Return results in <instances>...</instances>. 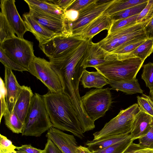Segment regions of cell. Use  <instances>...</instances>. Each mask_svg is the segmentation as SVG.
<instances>
[{"label": "cell", "mask_w": 153, "mask_h": 153, "mask_svg": "<svg viewBox=\"0 0 153 153\" xmlns=\"http://www.w3.org/2000/svg\"><path fill=\"white\" fill-rule=\"evenodd\" d=\"M141 78L146 86L150 89V93L153 91V63L149 62L143 65Z\"/></svg>", "instance_id": "34"}, {"label": "cell", "mask_w": 153, "mask_h": 153, "mask_svg": "<svg viewBox=\"0 0 153 153\" xmlns=\"http://www.w3.org/2000/svg\"><path fill=\"white\" fill-rule=\"evenodd\" d=\"M0 48L10 58L27 69L35 56L33 43L16 36L4 41Z\"/></svg>", "instance_id": "8"}, {"label": "cell", "mask_w": 153, "mask_h": 153, "mask_svg": "<svg viewBox=\"0 0 153 153\" xmlns=\"http://www.w3.org/2000/svg\"><path fill=\"white\" fill-rule=\"evenodd\" d=\"M149 95L150 97H151V98L153 100V91L151 93L149 94Z\"/></svg>", "instance_id": "48"}, {"label": "cell", "mask_w": 153, "mask_h": 153, "mask_svg": "<svg viewBox=\"0 0 153 153\" xmlns=\"http://www.w3.org/2000/svg\"><path fill=\"white\" fill-rule=\"evenodd\" d=\"M0 61L4 65V67L7 68L12 70L20 72L28 71L27 69L16 63L6 55L1 48H0Z\"/></svg>", "instance_id": "33"}, {"label": "cell", "mask_w": 153, "mask_h": 153, "mask_svg": "<svg viewBox=\"0 0 153 153\" xmlns=\"http://www.w3.org/2000/svg\"><path fill=\"white\" fill-rule=\"evenodd\" d=\"M17 150L25 153H42L43 150L34 147L31 144L22 145L20 146H16Z\"/></svg>", "instance_id": "43"}, {"label": "cell", "mask_w": 153, "mask_h": 153, "mask_svg": "<svg viewBox=\"0 0 153 153\" xmlns=\"http://www.w3.org/2000/svg\"><path fill=\"white\" fill-rule=\"evenodd\" d=\"M111 88L117 91H121L127 94H132L139 93L143 94V91L141 89L136 78L128 81H109Z\"/></svg>", "instance_id": "24"}, {"label": "cell", "mask_w": 153, "mask_h": 153, "mask_svg": "<svg viewBox=\"0 0 153 153\" xmlns=\"http://www.w3.org/2000/svg\"><path fill=\"white\" fill-rule=\"evenodd\" d=\"M75 0H50V1L56 5L64 12L66 10Z\"/></svg>", "instance_id": "44"}, {"label": "cell", "mask_w": 153, "mask_h": 153, "mask_svg": "<svg viewBox=\"0 0 153 153\" xmlns=\"http://www.w3.org/2000/svg\"><path fill=\"white\" fill-rule=\"evenodd\" d=\"M153 123V117L140 111L135 116L130 133L134 141L144 136Z\"/></svg>", "instance_id": "20"}, {"label": "cell", "mask_w": 153, "mask_h": 153, "mask_svg": "<svg viewBox=\"0 0 153 153\" xmlns=\"http://www.w3.org/2000/svg\"><path fill=\"white\" fill-rule=\"evenodd\" d=\"M46 136L52 140L63 153H76L78 146L74 135L52 126L48 131Z\"/></svg>", "instance_id": "13"}, {"label": "cell", "mask_w": 153, "mask_h": 153, "mask_svg": "<svg viewBox=\"0 0 153 153\" xmlns=\"http://www.w3.org/2000/svg\"><path fill=\"white\" fill-rule=\"evenodd\" d=\"M4 83L6 89V99L10 112L12 111L22 88L12 70L5 67Z\"/></svg>", "instance_id": "16"}, {"label": "cell", "mask_w": 153, "mask_h": 153, "mask_svg": "<svg viewBox=\"0 0 153 153\" xmlns=\"http://www.w3.org/2000/svg\"><path fill=\"white\" fill-rule=\"evenodd\" d=\"M139 139V145L153 148V123L147 133Z\"/></svg>", "instance_id": "38"}, {"label": "cell", "mask_w": 153, "mask_h": 153, "mask_svg": "<svg viewBox=\"0 0 153 153\" xmlns=\"http://www.w3.org/2000/svg\"><path fill=\"white\" fill-rule=\"evenodd\" d=\"M144 61L137 57L109 60L94 67L109 81H121L136 79Z\"/></svg>", "instance_id": "4"}, {"label": "cell", "mask_w": 153, "mask_h": 153, "mask_svg": "<svg viewBox=\"0 0 153 153\" xmlns=\"http://www.w3.org/2000/svg\"><path fill=\"white\" fill-rule=\"evenodd\" d=\"M29 13L36 20L49 30L57 35L67 34L64 17L58 18L29 9Z\"/></svg>", "instance_id": "15"}, {"label": "cell", "mask_w": 153, "mask_h": 153, "mask_svg": "<svg viewBox=\"0 0 153 153\" xmlns=\"http://www.w3.org/2000/svg\"><path fill=\"white\" fill-rule=\"evenodd\" d=\"M90 40L83 41L77 48L58 57L50 59L51 66L58 75L63 91L72 102L82 128L91 127L94 122L87 114L82 105L79 85L84 70L83 58Z\"/></svg>", "instance_id": "1"}, {"label": "cell", "mask_w": 153, "mask_h": 153, "mask_svg": "<svg viewBox=\"0 0 153 153\" xmlns=\"http://www.w3.org/2000/svg\"><path fill=\"white\" fill-rule=\"evenodd\" d=\"M133 141L130 136L126 139L94 153H124Z\"/></svg>", "instance_id": "29"}, {"label": "cell", "mask_w": 153, "mask_h": 153, "mask_svg": "<svg viewBox=\"0 0 153 153\" xmlns=\"http://www.w3.org/2000/svg\"><path fill=\"white\" fill-rule=\"evenodd\" d=\"M16 146L7 138L0 134V153H10L15 150Z\"/></svg>", "instance_id": "37"}, {"label": "cell", "mask_w": 153, "mask_h": 153, "mask_svg": "<svg viewBox=\"0 0 153 153\" xmlns=\"http://www.w3.org/2000/svg\"><path fill=\"white\" fill-rule=\"evenodd\" d=\"M146 0H115L104 13L111 16L113 15L146 1Z\"/></svg>", "instance_id": "26"}, {"label": "cell", "mask_w": 153, "mask_h": 153, "mask_svg": "<svg viewBox=\"0 0 153 153\" xmlns=\"http://www.w3.org/2000/svg\"><path fill=\"white\" fill-rule=\"evenodd\" d=\"M124 153H153V148L144 147L133 142Z\"/></svg>", "instance_id": "39"}, {"label": "cell", "mask_w": 153, "mask_h": 153, "mask_svg": "<svg viewBox=\"0 0 153 153\" xmlns=\"http://www.w3.org/2000/svg\"><path fill=\"white\" fill-rule=\"evenodd\" d=\"M112 22L110 16L104 13L85 26L76 36L83 41L91 40L101 31L106 30L108 32Z\"/></svg>", "instance_id": "14"}, {"label": "cell", "mask_w": 153, "mask_h": 153, "mask_svg": "<svg viewBox=\"0 0 153 153\" xmlns=\"http://www.w3.org/2000/svg\"><path fill=\"white\" fill-rule=\"evenodd\" d=\"M144 29L148 38L153 37V15L144 27Z\"/></svg>", "instance_id": "45"}, {"label": "cell", "mask_w": 153, "mask_h": 153, "mask_svg": "<svg viewBox=\"0 0 153 153\" xmlns=\"http://www.w3.org/2000/svg\"><path fill=\"white\" fill-rule=\"evenodd\" d=\"M33 95L30 87L22 85L13 108L14 112L24 124Z\"/></svg>", "instance_id": "19"}, {"label": "cell", "mask_w": 153, "mask_h": 153, "mask_svg": "<svg viewBox=\"0 0 153 153\" xmlns=\"http://www.w3.org/2000/svg\"><path fill=\"white\" fill-rule=\"evenodd\" d=\"M0 122L4 114L9 110L6 99V89L4 82L1 77L0 78Z\"/></svg>", "instance_id": "36"}, {"label": "cell", "mask_w": 153, "mask_h": 153, "mask_svg": "<svg viewBox=\"0 0 153 153\" xmlns=\"http://www.w3.org/2000/svg\"><path fill=\"white\" fill-rule=\"evenodd\" d=\"M15 33L4 15L0 14V44L4 41L16 36Z\"/></svg>", "instance_id": "30"}, {"label": "cell", "mask_w": 153, "mask_h": 153, "mask_svg": "<svg viewBox=\"0 0 153 153\" xmlns=\"http://www.w3.org/2000/svg\"><path fill=\"white\" fill-rule=\"evenodd\" d=\"M5 124L7 127L14 133H22L24 124L19 120L13 110L8 111L4 114Z\"/></svg>", "instance_id": "27"}, {"label": "cell", "mask_w": 153, "mask_h": 153, "mask_svg": "<svg viewBox=\"0 0 153 153\" xmlns=\"http://www.w3.org/2000/svg\"><path fill=\"white\" fill-rule=\"evenodd\" d=\"M27 70L46 86L49 91L55 93L63 91L59 78L51 68L49 61L35 56Z\"/></svg>", "instance_id": "10"}, {"label": "cell", "mask_w": 153, "mask_h": 153, "mask_svg": "<svg viewBox=\"0 0 153 153\" xmlns=\"http://www.w3.org/2000/svg\"><path fill=\"white\" fill-rule=\"evenodd\" d=\"M115 1L95 0L79 11V17L76 21H66L67 29L71 36H76L85 26L103 14Z\"/></svg>", "instance_id": "9"}, {"label": "cell", "mask_w": 153, "mask_h": 153, "mask_svg": "<svg viewBox=\"0 0 153 153\" xmlns=\"http://www.w3.org/2000/svg\"><path fill=\"white\" fill-rule=\"evenodd\" d=\"M148 1L116 13L111 16V18L114 21L138 15L146 6Z\"/></svg>", "instance_id": "28"}, {"label": "cell", "mask_w": 153, "mask_h": 153, "mask_svg": "<svg viewBox=\"0 0 153 153\" xmlns=\"http://www.w3.org/2000/svg\"><path fill=\"white\" fill-rule=\"evenodd\" d=\"M42 96L53 126L83 139L85 136L80 123L68 96L63 91H49Z\"/></svg>", "instance_id": "2"}, {"label": "cell", "mask_w": 153, "mask_h": 153, "mask_svg": "<svg viewBox=\"0 0 153 153\" xmlns=\"http://www.w3.org/2000/svg\"><path fill=\"white\" fill-rule=\"evenodd\" d=\"M52 126L42 95L35 93L25 118L22 135L39 137Z\"/></svg>", "instance_id": "3"}, {"label": "cell", "mask_w": 153, "mask_h": 153, "mask_svg": "<svg viewBox=\"0 0 153 153\" xmlns=\"http://www.w3.org/2000/svg\"><path fill=\"white\" fill-rule=\"evenodd\" d=\"M82 84L85 88H101L109 84V81L98 71L89 72L85 69L80 79Z\"/></svg>", "instance_id": "22"}, {"label": "cell", "mask_w": 153, "mask_h": 153, "mask_svg": "<svg viewBox=\"0 0 153 153\" xmlns=\"http://www.w3.org/2000/svg\"><path fill=\"white\" fill-rule=\"evenodd\" d=\"M107 53L98 44L90 41L84 56L82 66L83 68L95 67L107 61Z\"/></svg>", "instance_id": "17"}, {"label": "cell", "mask_w": 153, "mask_h": 153, "mask_svg": "<svg viewBox=\"0 0 153 153\" xmlns=\"http://www.w3.org/2000/svg\"><path fill=\"white\" fill-rule=\"evenodd\" d=\"M95 0H75L67 10L71 9L79 11L85 7L94 2Z\"/></svg>", "instance_id": "40"}, {"label": "cell", "mask_w": 153, "mask_h": 153, "mask_svg": "<svg viewBox=\"0 0 153 153\" xmlns=\"http://www.w3.org/2000/svg\"><path fill=\"white\" fill-rule=\"evenodd\" d=\"M153 15V0H149L148 3L138 14L137 18V23L148 22Z\"/></svg>", "instance_id": "35"}, {"label": "cell", "mask_w": 153, "mask_h": 153, "mask_svg": "<svg viewBox=\"0 0 153 153\" xmlns=\"http://www.w3.org/2000/svg\"><path fill=\"white\" fill-rule=\"evenodd\" d=\"M42 153H63L57 146L51 140L48 139Z\"/></svg>", "instance_id": "41"}, {"label": "cell", "mask_w": 153, "mask_h": 153, "mask_svg": "<svg viewBox=\"0 0 153 153\" xmlns=\"http://www.w3.org/2000/svg\"><path fill=\"white\" fill-rule=\"evenodd\" d=\"M140 111L137 104L121 110L115 117L106 123L100 131L93 133V140H97L109 136L129 134L134 117Z\"/></svg>", "instance_id": "6"}, {"label": "cell", "mask_w": 153, "mask_h": 153, "mask_svg": "<svg viewBox=\"0 0 153 153\" xmlns=\"http://www.w3.org/2000/svg\"><path fill=\"white\" fill-rule=\"evenodd\" d=\"M138 15L113 21L110 30L108 32V34L137 24V20Z\"/></svg>", "instance_id": "31"}, {"label": "cell", "mask_w": 153, "mask_h": 153, "mask_svg": "<svg viewBox=\"0 0 153 153\" xmlns=\"http://www.w3.org/2000/svg\"><path fill=\"white\" fill-rule=\"evenodd\" d=\"M23 19L27 31L31 32L41 44L57 35L49 30L34 19L29 13L23 15Z\"/></svg>", "instance_id": "18"}, {"label": "cell", "mask_w": 153, "mask_h": 153, "mask_svg": "<svg viewBox=\"0 0 153 153\" xmlns=\"http://www.w3.org/2000/svg\"><path fill=\"white\" fill-rule=\"evenodd\" d=\"M10 153H25L22 152L20 151L19 150L17 151H14L11 152H10Z\"/></svg>", "instance_id": "47"}, {"label": "cell", "mask_w": 153, "mask_h": 153, "mask_svg": "<svg viewBox=\"0 0 153 153\" xmlns=\"http://www.w3.org/2000/svg\"><path fill=\"white\" fill-rule=\"evenodd\" d=\"M79 16V11L71 9L66 10L64 15L65 21L71 22L76 21L78 18Z\"/></svg>", "instance_id": "42"}, {"label": "cell", "mask_w": 153, "mask_h": 153, "mask_svg": "<svg viewBox=\"0 0 153 153\" xmlns=\"http://www.w3.org/2000/svg\"><path fill=\"white\" fill-rule=\"evenodd\" d=\"M111 88L92 89L81 97L85 110L94 122L105 116L112 102Z\"/></svg>", "instance_id": "7"}, {"label": "cell", "mask_w": 153, "mask_h": 153, "mask_svg": "<svg viewBox=\"0 0 153 153\" xmlns=\"http://www.w3.org/2000/svg\"><path fill=\"white\" fill-rule=\"evenodd\" d=\"M146 22L133 25L108 34L104 39L97 43L107 53L129 44L148 38L144 27Z\"/></svg>", "instance_id": "5"}, {"label": "cell", "mask_w": 153, "mask_h": 153, "mask_svg": "<svg viewBox=\"0 0 153 153\" xmlns=\"http://www.w3.org/2000/svg\"><path fill=\"white\" fill-rule=\"evenodd\" d=\"M140 111L153 117V100L150 96L142 94L137 97Z\"/></svg>", "instance_id": "32"}, {"label": "cell", "mask_w": 153, "mask_h": 153, "mask_svg": "<svg viewBox=\"0 0 153 153\" xmlns=\"http://www.w3.org/2000/svg\"><path fill=\"white\" fill-rule=\"evenodd\" d=\"M0 2L1 12L4 15L17 36L24 39V35L27 30L17 10L15 1L1 0Z\"/></svg>", "instance_id": "12"}, {"label": "cell", "mask_w": 153, "mask_h": 153, "mask_svg": "<svg viewBox=\"0 0 153 153\" xmlns=\"http://www.w3.org/2000/svg\"><path fill=\"white\" fill-rule=\"evenodd\" d=\"M76 153H93L87 147L82 146H78Z\"/></svg>", "instance_id": "46"}, {"label": "cell", "mask_w": 153, "mask_h": 153, "mask_svg": "<svg viewBox=\"0 0 153 153\" xmlns=\"http://www.w3.org/2000/svg\"><path fill=\"white\" fill-rule=\"evenodd\" d=\"M84 41L67 34L56 35L39 44L41 50L49 59L61 56L77 48Z\"/></svg>", "instance_id": "11"}, {"label": "cell", "mask_w": 153, "mask_h": 153, "mask_svg": "<svg viewBox=\"0 0 153 153\" xmlns=\"http://www.w3.org/2000/svg\"><path fill=\"white\" fill-rule=\"evenodd\" d=\"M130 136V134L112 135L97 140H88L85 143L88 149L94 153L126 139Z\"/></svg>", "instance_id": "23"}, {"label": "cell", "mask_w": 153, "mask_h": 153, "mask_svg": "<svg viewBox=\"0 0 153 153\" xmlns=\"http://www.w3.org/2000/svg\"><path fill=\"white\" fill-rule=\"evenodd\" d=\"M29 9L58 18H63L64 11L50 0H25Z\"/></svg>", "instance_id": "21"}, {"label": "cell", "mask_w": 153, "mask_h": 153, "mask_svg": "<svg viewBox=\"0 0 153 153\" xmlns=\"http://www.w3.org/2000/svg\"><path fill=\"white\" fill-rule=\"evenodd\" d=\"M153 52V37L148 38L143 43L122 59L137 57L143 61Z\"/></svg>", "instance_id": "25"}]
</instances>
